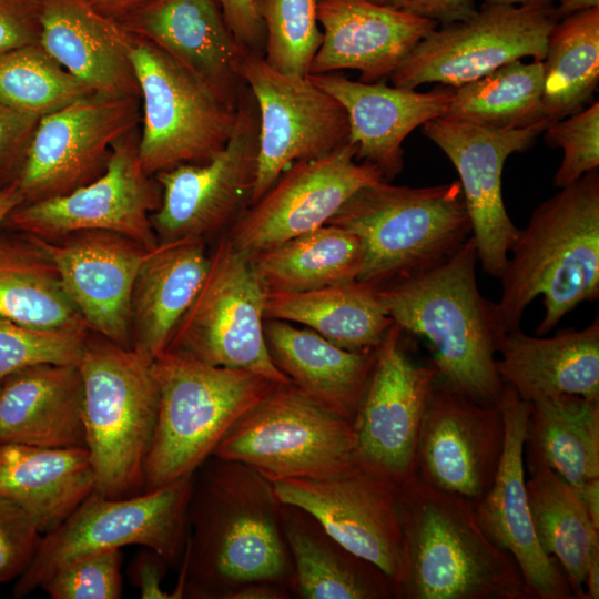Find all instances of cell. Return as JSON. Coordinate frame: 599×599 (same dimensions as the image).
I'll return each instance as SVG.
<instances>
[{"mask_svg": "<svg viewBox=\"0 0 599 599\" xmlns=\"http://www.w3.org/2000/svg\"><path fill=\"white\" fill-rule=\"evenodd\" d=\"M281 506L273 483L255 469L210 456L193 476L187 544L172 599H229L253 581L292 591Z\"/></svg>", "mask_w": 599, "mask_h": 599, "instance_id": "cell-1", "label": "cell"}, {"mask_svg": "<svg viewBox=\"0 0 599 599\" xmlns=\"http://www.w3.org/2000/svg\"><path fill=\"white\" fill-rule=\"evenodd\" d=\"M495 303L500 329L520 327L527 306L542 295L545 315L536 328L549 333L583 302L599 297V172L541 202L520 230L500 275Z\"/></svg>", "mask_w": 599, "mask_h": 599, "instance_id": "cell-2", "label": "cell"}, {"mask_svg": "<svg viewBox=\"0 0 599 599\" xmlns=\"http://www.w3.org/2000/svg\"><path fill=\"white\" fill-rule=\"evenodd\" d=\"M476 262L470 236L446 262L377 295L394 324L430 343L438 382L478 404L498 406L504 384L496 354L505 333L495 303L479 292Z\"/></svg>", "mask_w": 599, "mask_h": 599, "instance_id": "cell-3", "label": "cell"}, {"mask_svg": "<svg viewBox=\"0 0 599 599\" xmlns=\"http://www.w3.org/2000/svg\"><path fill=\"white\" fill-rule=\"evenodd\" d=\"M398 599H528L515 559L478 525L475 507L416 474L399 486Z\"/></svg>", "mask_w": 599, "mask_h": 599, "instance_id": "cell-4", "label": "cell"}, {"mask_svg": "<svg viewBox=\"0 0 599 599\" xmlns=\"http://www.w3.org/2000/svg\"><path fill=\"white\" fill-rule=\"evenodd\" d=\"M326 224L361 238L364 262L357 281L377 290L446 262L473 236L459 181L424 187L368 184Z\"/></svg>", "mask_w": 599, "mask_h": 599, "instance_id": "cell-5", "label": "cell"}, {"mask_svg": "<svg viewBox=\"0 0 599 599\" xmlns=\"http://www.w3.org/2000/svg\"><path fill=\"white\" fill-rule=\"evenodd\" d=\"M152 370L159 408L143 493L193 475L238 417L277 384L174 351L158 356Z\"/></svg>", "mask_w": 599, "mask_h": 599, "instance_id": "cell-6", "label": "cell"}, {"mask_svg": "<svg viewBox=\"0 0 599 599\" xmlns=\"http://www.w3.org/2000/svg\"><path fill=\"white\" fill-rule=\"evenodd\" d=\"M78 367L95 491L110 498L140 495L159 408L152 361L97 334L88 336Z\"/></svg>", "mask_w": 599, "mask_h": 599, "instance_id": "cell-7", "label": "cell"}, {"mask_svg": "<svg viewBox=\"0 0 599 599\" xmlns=\"http://www.w3.org/2000/svg\"><path fill=\"white\" fill-rule=\"evenodd\" d=\"M193 476L125 498L94 490L61 525L42 536L33 560L16 580L13 597L28 596L78 558L124 546L152 549L169 567L179 569L189 537Z\"/></svg>", "mask_w": 599, "mask_h": 599, "instance_id": "cell-8", "label": "cell"}, {"mask_svg": "<svg viewBox=\"0 0 599 599\" xmlns=\"http://www.w3.org/2000/svg\"><path fill=\"white\" fill-rule=\"evenodd\" d=\"M351 420L292 382L277 383L231 426L213 456L245 464L271 483L333 475L355 460Z\"/></svg>", "mask_w": 599, "mask_h": 599, "instance_id": "cell-9", "label": "cell"}, {"mask_svg": "<svg viewBox=\"0 0 599 599\" xmlns=\"http://www.w3.org/2000/svg\"><path fill=\"white\" fill-rule=\"evenodd\" d=\"M129 50L141 101L138 153L144 171L152 175L210 161L230 140L237 109L148 40L131 33Z\"/></svg>", "mask_w": 599, "mask_h": 599, "instance_id": "cell-10", "label": "cell"}, {"mask_svg": "<svg viewBox=\"0 0 599 599\" xmlns=\"http://www.w3.org/2000/svg\"><path fill=\"white\" fill-rule=\"evenodd\" d=\"M265 295L251 256L237 248L229 235L221 238L166 351L214 366L248 370L275 383H290L267 348Z\"/></svg>", "mask_w": 599, "mask_h": 599, "instance_id": "cell-11", "label": "cell"}, {"mask_svg": "<svg viewBox=\"0 0 599 599\" xmlns=\"http://www.w3.org/2000/svg\"><path fill=\"white\" fill-rule=\"evenodd\" d=\"M558 21L554 3H484L474 17L432 31L389 80L408 89L430 82L457 88L525 57L542 61L549 32Z\"/></svg>", "mask_w": 599, "mask_h": 599, "instance_id": "cell-12", "label": "cell"}, {"mask_svg": "<svg viewBox=\"0 0 599 599\" xmlns=\"http://www.w3.org/2000/svg\"><path fill=\"white\" fill-rule=\"evenodd\" d=\"M160 203L161 187L142 167L134 130L113 144L97 179L67 194L19 205L2 226L45 240L109 231L152 248L159 241L151 214Z\"/></svg>", "mask_w": 599, "mask_h": 599, "instance_id": "cell-13", "label": "cell"}, {"mask_svg": "<svg viewBox=\"0 0 599 599\" xmlns=\"http://www.w3.org/2000/svg\"><path fill=\"white\" fill-rule=\"evenodd\" d=\"M258 111L250 88L237 106L234 131L205 163H184L156 173L161 203L151 214L159 242L220 232L247 209L258 154Z\"/></svg>", "mask_w": 599, "mask_h": 599, "instance_id": "cell-14", "label": "cell"}, {"mask_svg": "<svg viewBox=\"0 0 599 599\" xmlns=\"http://www.w3.org/2000/svg\"><path fill=\"white\" fill-rule=\"evenodd\" d=\"M241 71L255 99L260 125L251 206L294 162L323 156L345 144L349 124L343 105L307 75L282 73L262 57L248 54Z\"/></svg>", "mask_w": 599, "mask_h": 599, "instance_id": "cell-15", "label": "cell"}, {"mask_svg": "<svg viewBox=\"0 0 599 599\" xmlns=\"http://www.w3.org/2000/svg\"><path fill=\"white\" fill-rule=\"evenodd\" d=\"M140 121V98L95 93L41 116L14 177L23 203L63 195L97 179L113 144Z\"/></svg>", "mask_w": 599, "mask_h": 599, "instance_id": "cell-16", "label": "cell"}, {"mask_svg": "<svg viewBox=\"0 0 599 599\" xmlns=\"http://www.w3.org/2000/svg\"><path fill=\"white\" fill-rule=\"evenodd\" d=\"M273 487L281 504L309 512L339 544L398 583L403 531L397 484L354 461L326 477L287 478Z\"/></svg>", "mask_w": 599, "mask_h": 599, "instance_id": "cell-17", "label": "cell"}, {"mask_svg": "<svg viewBox=\"0 0 599 599\" xmlns=\"http://www.w3.org/2000/svg\"><path fill=\"white\" fill-rule=\"evenodd\" d=\"M402 329L393 324L377 346L375 364L352 420L355 460L398 486L416 474V448L429 392L432 365L406 353Z\"/></svg>", "mask_w": 599, "mask_h": 599, "instance_id": "cell-18", "label": "cell"}, {"mask_svg": "<svg viewBox=\"0 0 599 599\" xmlns=\"http://www.w3.org/2000/svg\"><path fill=\"white\" fill-rule=\"evenodd\" d=\"M349 141L312 160L291 164L233 223L229 236L253 256L323 225L361 187L385 181L373 164L356 161Z\"/></svg>", "mask_w": 599, "mask_h": 599, "instance_id": "cell-19", "label": "cell"}, {"mask_svg": "<svg viewBox=\"0 0 599 599\" xmlns=\"http://www.w3.org/2000/svg\"><path fill=\"white\" fill-rule=\"evenodd\" d=\"M548 123L545 120L524 129L494 130L437 118L423 124V134L447 155L458 172L477 260L490 276L500 277L520 232L504 204L505 162L510 154L530 148Z\"/></svg>", "mask_w": 599, "mask_h": 599, "instance_id": "cell-20", "label": "cell"}, {"mask_svg": "<svg viewBox=\"0 0 599 599\" xmlns=\"http://www.w3.org/2000/svg\"><path fill=\"white\" fill-rule=\"evenodd\" d=\"M505 444L500 406L478 404L435 380L417 448L416 475L474 507L491 487Z\"/></svg>", "mask_w": 599, "mask_h": 599, "instance_id": "cell-21", "label": "cell"}, {"mask_svg": "<svg viewBox=\"0 0 599 599\" xmlns=\"http://www.w3.org/2000/svg\"><path fill=\"white\" fill-rule=\"evenodd\" d=\"M26 236L53 262L89 329L132 348V290L150 248L109 231H81L59 240Z\"/></svg>", "mask_w": 599, "mask_h": 599, "instance_id": "cell-22", "label": "cell"}, {"mask_svg": "<svg viewBox=\"0 0 599 599\" xmlns=\"http://www.w3.org/2000/svg\"><path fill=\"white\" fill-rule=\"evenodd\" d=\"M499 406L505 423L504 450L491 487L475 506L478 525L515 559L528 599H576L560 565L541 549L532 526L524 470L531 405L504 384Z\"/></svg>", "mask_w": 599, "mask_h": 599, "instance_id": "cell-23", "label": "cell"}, {"mask_svg": "<svg viewBox=\"0 0 599 599\" xmlns=\"http://www.w3.org/2000/svg\"><path fill=\"white\" fill-rule=\"evenodd\" d=\"M120 23L165 52L237 109L248 90L241 71L246 53L217 0H152Z\"/></svg>", "mask_w": 599, "mask_h": 599, "instance_id": "cell-24", "label": "cell"}, {"mask_svg": "<svg viewBox=\"0 0 599 599\" xmlns=\"http://www.w3.org/2000/svg\"><path fill=\"white\" fill-rule=\"evenodd\" d=\"M334 97L348 116V141L356 145V160L375 165L385 181L393 180L404 165L403 141L425 122L444 118L454 88L439 84L427 92L382 82L353 81L341 74H307Z\"/></svg>", "mask_w": 599, "mask_h": 599, "instance_id": "cell-25", "label": "cell"}, {"mask_svg": "<svg viewBox=\"0 0 599 599\" xmlns=\"http://www.w3.org/2000/svg\"><path fill=\"white\" fill-rule=\"evenodd\" d=\"M323 41L308 74L357 70L366 83L389 79L438 23L369 0H321Z\"/></svg>", "mask_w": 599, "mask_h": 599, "instance_id": "cell-26", "label": "cell"}, {"mask_svg": "<svg viewBox=\"0 0 599 599\" xmlns=\"http://www.w3.org/2000/svg\"><path fill=\"white\" fill-rule=\"evenodd\" d=\"M39 45L93 93L140 98L131 33L85 0H41Z\"/></svg>", "mask_w": 599, "mask_h": 599, "instance_id": "cell-27", "label": "cell"}, {"mask_svg": "<svg viewBox=\"0 0 599 599\" xmlns=\"http://www.w3.org/2000/svg\"><path fill=\"white\" fill-rule=\"evenodd\" d=\"M78 364H39L0 383V444L87 448Z\"/></svg>", "mask_w": 599, "mask_h": 599, "instance_id": "cell-28", "label": "cell"}, {"mask_svg": "<svg viewBox=\"0 0 599 599\" xmlns=\"http://www.w3.org/2000/svg\"><path fill=\"white\" fill-rule=\"evenodd\" d=\"M496 367L502 384L529 403L557 395L599 399V318L580 331L529 336L520 327L498 342Z\"/></svg>", "mask_w": 599, "mask_h": 599, "instance_id": "cell-29", "label": "cell"}, {"mask_svg": "<svg viewBox=\"0 0 599 599\" xmlns=\"http://www.w3.org/2000/svg\"><path fill=\"white\" fill-rule=\"evenodd\" d=\"M210 256L202 237L159 242L148 250L131 297L132 348L154 361L164 353L205 277Z\"/></svg>", "mask_w": 599, "mask_h": 599, "instance_id": "cell-30", "label": "cell"}, {"mask_svg": "<svg viewBox=\"0 0 599 599\" xmlns=\"http://www.w3.org/2000/svg\"><path fill=\"white\" fill-rule=\"evenodd\" d=\"M264 335L275 366L300 389L353 420L367 387L376 351L343 348L311 328L265 318Z\"/></svg>", "mask_w": 599, "mask_h": 599, "instance_id": "cell-31", "label": "cell"}, {"mask_svg": "<svg viewBox=\"0 0 599 599\" xmlns=\"http://www.w3.org/2000/svg\"><path fill=\"white\" fill-rule=\"evenodd\" d=\"M281 516L294 566V598L398 599L389 576L345 548L309 512L282 504Z\"/></svg>", "mask_w": 599, "mask_h": 599, "instance_id": "cell-32", "label": "cell"}, {"mask_svg": "<svg viewBox=\"0 0 599 599\" xmlns=\"http://www.w3.org/2000/svg\"><path fill=\"white\" fill-rule=\"evenodd\" d=\"M95 490L87 448L0 444V497L37 521L44 535L61 525Z\"/></svg>", "mask_w": 599, "mask_h": 599, "instance_id": "cell-33", "label": "cell"}, {"mask_svg": "<svg viewBox=\"0 0 599 599\" xmlns=\"http://www.w3.org/2000/svg\"><path fill=\"white\" fill-rule=\"evenodd\" d=\"M264 315L304 325L349 351L375 349L394 324L377 288L358 281L296 293L266 292Z\"/></svg>", "mask_w": 599, "mask_h": 599, "instance_id": "cell-34", "label": "cell"}, {"mask_svg": "<svg viewBox=\"0 0 599 599\" xmlns=\"http://www.w3.org/2000/svg\"><path fill=\"white\" fill-rule=\"evenodd\" d=\"M527 465L540 463L578 493L599 479V399L557 395L530 403Z\"/></svg>", "mask_w": 599, "mask_h": 599, "instance_id": "cell-35", "label": "cell"}, {"mask_svg": "<svg viewBox=\"0 0 599 599\" xmlns=\"http://www.w3.org/2000/svg\"><path fill=\"white\" fill-rule=\"evenodd\" d=\"M0 236V317L49 329L90 333L49 256L28 236Z\"/></svg>", "mask_w": 599, "mask_h": 599, "instance_id": "cell-36", "label": "cell"}, {"mask_svg": "<svg viewBox=\"0 0 599 599\" xmlns=\"http://www.w3.org/2000/svg\"><path fill=\"white\" fill-rule=\"evenodd\" d=\"M251 258L266 292L296 293L357 281L364 246L355 233L326 224Z\"/></svg>", "mask_w": 599, "mask_h": 599, "instance_id": "cell-37", "label": "cell"}, {"mask_svg": "<svg viewBox=\"0 0 599 599\" xmlns=\"http://www.w3.org/2000/svg\"><path fill=\"white\" fill-rule=\"evenodd\" d=\"M527 500L537 540L560 565L576 599H586L590 558L599 552V529L570 486L548 466L528 465Z\"/></svg>", "mask_w": 599, "mask_h": 599, "instance_id": "cell-38", "label": "cell"}, {"mask_svg": "<svg viewBox=\"0 0 599 599\" xmlns=\"http://www.w3.org/2000/svg\"><path fill=\"white\" fill-rule=\"evenodd\" d=\"M542 64V108L549 122L585 109L599 82V7L552 27Z\"/></svg>", "mask_w": 599, "mask_h": 599, "instance_id": "cell-39", "label": "cell"}, {"mask_svg": "<svg viewBox=\"0 0 599 599\" xmlns=\"http://www.w3.org/2000/svg\"><path fill=\"white\" fill-rule=\"evenodd\" d=\"M542 90V61L515 60L454 88L444 118L494 130L524 129L548 120Z\"/></svg>", "mask_w": 599, "mask_h": 599, "instance_id": "cell-40", "label": "cell"}, {"mask_svg": "<svg viewBox=\"0 0 599 599\" xmlns=\"http://www.w3.org/2000/svg\"><path fill=\"white\" fill-rule=\"evenodd\" d=\"M93 92L39 44L0 54V103L43 116Z\"/></svg>", "mask_w": 599, "mask_h": 599, "instance_id": "cell-41", "label": "cell"}, {"mask_svg": "<svg viewBox=\"0 0 599 599\" xmlns=\"http://www.w3.org/2000/svg\"><path fill=\"white\" fill-rule=\"evenodd\" d=\"M321 0H256L264 22V61L274 70L306 77L322 41L317 23Z\"/></svg>", "mask_w": 599, "mask_h": 599, "instance_id": "cell-42", "label": "cell"}, {"mask_svg": "<svg viewBox=\"0 0 599 599\" xmlns=\"http://www.w3.org/2000/svg\"><path fill=\"white\" fill-rule=\"evenodd\" d=\"M89 333L23 325L0 317V383L39 364H78Z\"/></svg>", "mask_w": 599, "mask_h": 599, "instance_id": "cell-43", "label": "cell"}, {"mask_svg": "<svg viewBox=\"0 0 599 599\" xmlns=\"http://www.w3.org/2000/svg\"><path fill=\"white\" fill-rule=\"evenodd\" d=\"M122 560L121 549L83 556L58 569L40 588L51 599H119Z\"/></svg>", "mask_w": 599, "mask_h": 599, "instance_id": "cell-44", "label": "cell"}, {"mask_svg": "<svg viewBox=\"0 0 599 599\" xmlns=\"http://www.w3.org/2000/svg\"><path fill=\"white\" fill-rule=\"evenodd\" d=\"M545 142L564 150V158L554 177V186L565 187L583 174L599 167V103L560 120L545 129Z\"/></svg>", "mask_w": 599, "mask_h": 599, "instance_id": "cell-45", "label": "cell"}, {"mask_svg": "<svg viewBox=\"0 0 599 599\" xmlns=\"http://www.w3.org/2000/svg\"><path fill=\"white\" fill-rule=\"evenodd\" d=\"M42 536L28 511L0 497V583L17 580L28 569Z\"/></svg>", "mask_w": 599, "mask_h": 599, "instance_id": "cell-46", "label": "cell"}, {"mask_svg": "<svg viewBox=\"0 0 599 599\" xmlns=\"http://www.w3.org/2000/svg\"><path fill=\"white\" fill-rule=\"evenodd\" d=\"M40 118L0 103V187L14 180Z\"/></svg>", "mask_w": 599, "mask_h": 599, "instance_id": "cell-47", "label": "cell"}, {"mask_svg": "<svg viewBox=\"0 0 599 599\" xmlns=\"http://www.w3.org/2000/svg\"><path fill=\"white\" fill-rule=\"evenodd\" d=\"M41 0H0V54L39 44Z\"/></svg>", "mask_w": 599, "mask_h": 599, "instance_id": "cell-48", "label": "cell"}, {"mask_svg": "<svg viewBox=\"0 0 599 599\" xmlns=\"http://www.w3.org/2000/svg\"><path fill=\"white\" fill-rule=\"evenodd\" d=\"M234 37L246 54L264 57L266 32L256 0H217Z\"/></svg>", "mask_w": 599, "mask_h": 599, "instance_id": "cell-49", "label": "cell"}, {"mask_svg": "<svg viewBox=\"0 0 599 599\" xmlns=\"http://www.w3.org/2000/svg\"><path fill=\"white\" fill-rule=\"evenodd\" d=\"M169 565L158 552L141 549L129 567V577L139 589L142 599H172L171 592L162 588Z\"/></svg>", "mask_w": 599, "mask_h": 599, "instance_id": "cell-50", "label": "cell"}, {"mask_svg": "<svg viewBox=\"0 0 599 599\" xmlns=\"http://www.w3.org/2000/svg\"><path fill=\"white\" fill-rule=\"evenodd\" d=\"M402 10L443 26L465 21L478 11L475 0H407Z\"/></svg>", "mask_w": 599, "mask_h": 599, "instance_id": "cell-51", "label": "cell"}, {"mask_svg": "<svg viewBox=\"0 0 599 599\" xmlns=\"http://www.w3.org/2000/svg\"><path fill=\"white\" fill-rule=\"evenodd\" d=\"M293 593L284 585L272 581H253L235 589L229 599H291Z\"/></svg>", "mask_w": 599, "mask_h": 599, "instance_id": "cell-52", "label": "cell"}, {"mask_svg": "<svg viewBox=\"0 0 599 599\" xmlns=\"http://www.w3.org/2000/svg\"><path fill=\"white\" fill-rule=\"evenodd\" d=\"M152 0H85L100 14L120 22Z\"/></svg>", "mask_w": 599, "mask_h": 599, "instance_id": "cell-53", "label": "cell"}, {"mask_svg": "<svg viewBox=\"0 0 599 599\" xmlns=\"http://www.w3.org/2000/svg\"><path fill=\"white\" fill-rule=\"evenodd\" d=\"M575 494L583 505L593 526L599 529V479L588 483Z\"/></svg>", "mask_w": 599, "mask_h": 599, "instance_id": "cell-54", "label": "cell"}, {"mask_svg": "<svg viewBox=\"0 0 599 599\" xmlns=\"http://www.w3.org/2000/svg\"><path fill=\"white\" fill-rule=\"evenodd\" d=\"M22 203L23 197L14 180L0 187V226L7 216Z\"/></svg>", "mask_w": 599, "mask_h": 599, "instance_id": "cell-55", "label": "cell"}, {"mask_svg": "<svg viewBox=\"0 0 599 599\" xmlns=\"http://www.w3.org/2000/svg\"><path fill=\"white\" fill-rule=\"evenodd\" d=\"M555 7L557 18L564 19L570 14L599 7V0H560Z\"/></svg>", "mask_w": 599, "mask_h": 599, "instance_id": "cell-56", "label": "cell"}, {"mask_svg": "<svg viewBox=\"0 0 599 599\" xmlns=\"http://www.w3.org/2000/svg\"><path fill=\"white\" fill-rule=\"evenodd\" d=\"M486 4L498 6H520L530 3H554V1L560 0H484Z\"/></svg>", "mask_w": 599, "mask_h": 599, "instance_id": "cell-57", "label": "cell"}, {"mask_svg": "<svg viewBox=\"0 0 599 599\" xmlns=\"http://www.w3.org/2000/svg\"><path fill=\"white\" fill-rule=\"evenodd\" d=\"M376 4L395 8V9H402L407 0H369Z\"/></svg>", "mask_w": 599, "mask_h": 599, "instance_id": "cell-58", "label": "cell"}]
</instances>
